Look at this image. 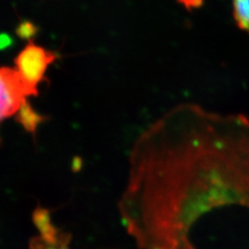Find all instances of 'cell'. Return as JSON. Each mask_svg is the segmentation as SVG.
I'll use <instances>...</instances> for the list:
<instances>
[{
	"label": "cell",
	"mask_w": 249,
	"mask_h": 249,
	"mask_svg": "<svg viewBox=\"0 0 249 249\" xmlns=\"http://www.w3.org/2000/svg\"><path fill=\"white\" fill-rule=\"evenodd\" d=\"M249 210V118L178 105L140 135L121 201L140 249H196L190 232L212 210Z\"/></svg>",
	"instance_id": "1"
},
{
	"label": "cell",
	"mask_w": 249,
	"mask_h": 249,
	"mask_svg": "<svg viewBox=\"0 0 249 249\" xmlns=\"http://www.w3.org/2000/svg\"><path fill=\"white\" fill-rule=\"evenodd\" d=\"M36 88L24 80L16 69L0 68V122L24 108Z\"/></svg>",
	"instance_id": "2"
},
{
	"label": "cell",
	"mask_w": 249,
	"mask_h": 249,
	"mask_svg": "<svg viewBox=\"0 0 249 249\" xmlns=\"http://www.w3.org/2000/svg\"><path fill=\"white\" fill-rule=\"evenodd\" d=\"M54 59L55 55L52 52L29 43L16 59V70L26 82L36 88L47 68Z\"/></svg>",
	"instance_id": "3"
},
{
	"label": "cell",
	"mask_w": 249,
	"mask_h": 249,
	"mask_svg": "<svg viewBox=\"0 0 249 249\" xmlns=\"http://www.w3.org/2000/svg\"><path fill=\"white\" fill-rule=\"evenodd\" d=\"M35 221L40 235L34 240L30 249H70L68 241L53 227L50 217L44 211L36 215Z\"/></svg>",
	"instance_id": "4"
},
{
	"label": "cell",
	"mask_w": 249,
	"mask_h": 249,
	"mask_svg": "<svg viewBox=\"0 0 249 249\" xmlns=\"http://www.w3.org/2000/svg\"><path fill=\"white\" fill-rule=\"evenodd\" d=\"M232 10L239 26L249 33V0H232Z\"/></svg>",
	"instance_id": "5"
},
{
	"label": "cell",
	"mask_w": 249,
	"mask_h": 249,
	"mask_svg": "<svg viewBox=\"0 0 249 249\" xmlns=\"http://www.w3.org/2000/svg\"><path fill=\"white\" fill-rule=\"evenodd\" d=\"M37 31V28L28 21H24L22 22L21 24H19L18 28H17V35L21 37V38H30L33 37Z\"/></svg>",
	"instance_id": "6"
},
{
	"label": "cell",
	"mask_w": 249,
	"mask_h": 249,
	"mask_svg": "<svg viewBox=\"0 0 249 249\" xmlns=\"http://www.w3.org/2000/svg\"><path fill=\"white\" fill-rule=\"evenodd\" d=\"M12 38L10 36H7L5 34L0 35V50L5 49L12 44Z\"/></svg>",
	"instance_id": "7"
}]
</instances>
